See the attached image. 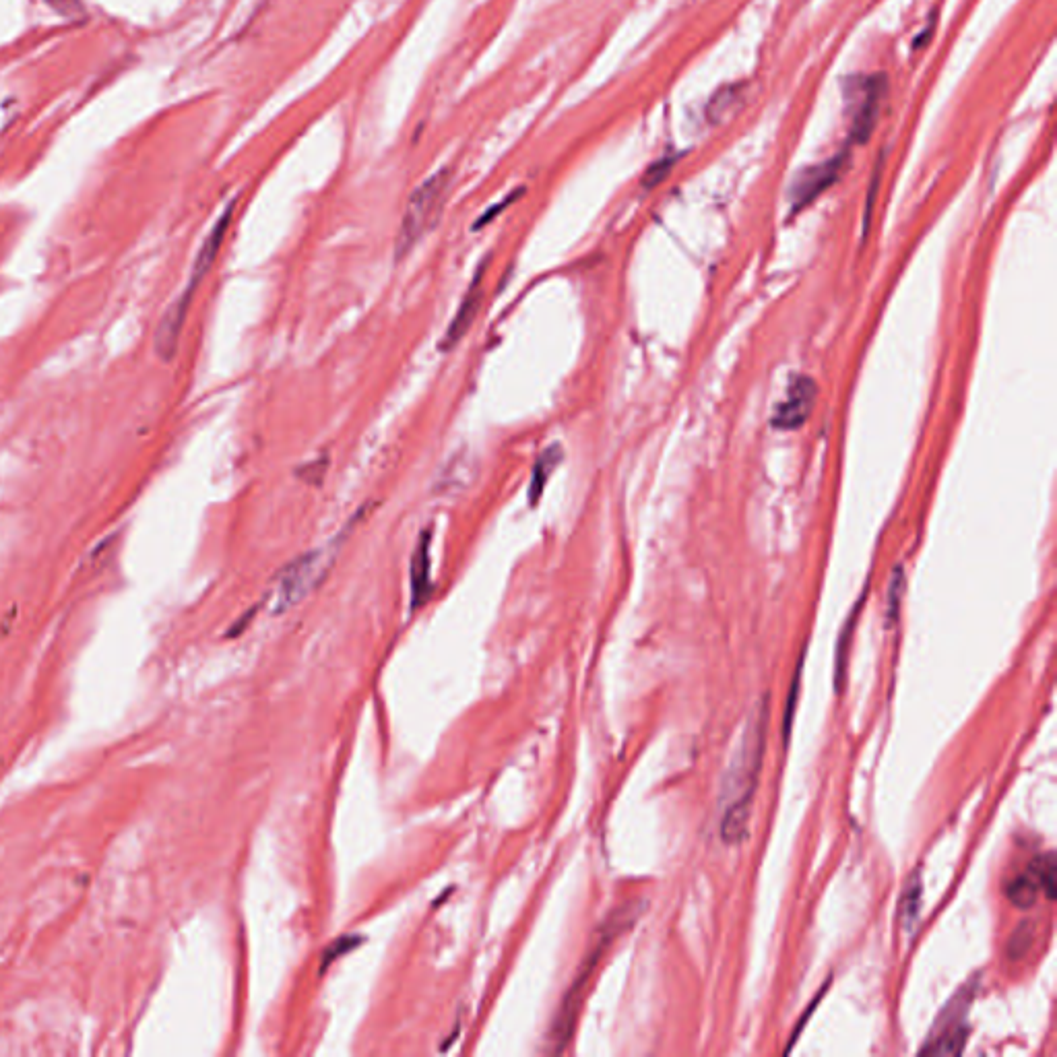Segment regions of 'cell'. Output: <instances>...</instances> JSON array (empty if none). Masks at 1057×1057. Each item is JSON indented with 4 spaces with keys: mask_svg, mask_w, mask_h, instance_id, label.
I'll use <instances>...</instances> for the list:
<instances>
[{
    "mask_svg": "<svg viewBox=\"0 0 1057 1057\" xmlns=\"http://www.w3.org/2000/svg\"><path fill=\"white\" fill-rule=\"evenodd\" d=\"M768 733V698L756 702L746 719L738 746L731 752L719 789L721 839L727 845H740L748 837L752 804L762 771Z\"/></svg>",
    "mask_w": 1057,
    "mask_h": 1057,
    "instance_id": "cell-1",
    "label": "cell"
},
{
    "mask_svg": "<svg viewBox=\"0 0 1057 1057\" xmlns=\"http://www.w3.org/2000/svg\"><path fill=\"white\" fill-rule=\"evenodd\" d=\"M647 903L643 901H632V903H626L622 907H618L614 913L607 915V919L601 923V927L597 930V936L583 960V965L579 969V973H576L572 985L568 987L566 996H564V1002L558 1010V1016L554 1018V1024H552V1035H550V1053H562L570 1039H572V1033H574V1027H576V1018H579V1012H581V1006H583V1000H585V991H587V985L599 965V960L603 958L605 950L610 948L624 932H628L630 927L638 921V917L643 915Z\"/></svg>",
    "mask_w": 1057,
    "mask_h": 1057,
    "instance_id": "cell-2",
    "label": "cell"
},
{
    "mask_svg": "<svg viewBox=\"0 0 1057 1057\" xmlns=\"http://www.w3.org/2000/svg\"><path fill=\"white\" fill-rule=\"evenodd\" d=\"M451 184L453 170L442 168L413 190L395 240L397 261L405 259V256L438 226L448 192H451Z\"/></svg>",
    "mask_w": 1057,
    "mask_h": 1057,
    "instance_id": "cell-3",
    "label": "cell"
},
{
    "mask_svg": "<svg viewBox=\"0 0 1057 1057\" xmlns=\"http://www.w3.org/2000/svg\"><path fill=\"white\" fill-rule=\"evenodd\" d=\"M333 552L314 550L296 558L290 566H285L277 576L271 591L267 593V610L275 616L292 610L300 601H304L320 583L333 564Z\"/></svg>",
    "mask_w": 1057,
    "mask_h": 1057,
    "instance_id": "cell-4",
    "label": "cell"
},
{
    "mask_svg": "<svg viewBox=\"0 0 1057 1057\" xmlns=\"http://www.w3.org/2000/svg\"><path fill=\"white\" fill-rule=\"evenodd\" d=\"M979 979L956 989V994L938 1014L930 1035L925 1037L919 1053L925 1055H958L963 1053L969 1037V1008L977 996Z\"/></svg>",
    "mask_w": 1057,
    "mask_h": 1057,
    "instance_id": "cell-5",
    "label": "cell"
},
{
    "mask_svg": "<svg viewBox=\"0 0 1057 1057\" xmlns=\"http://www.w3.org/2000/svg\"><path fill=\"white\" fill-rule=\"evenodd\" d=\"M847 164H849V151H841L835 157L826 159V162L822 164L808 166L802 172H797V176L791 182V192H789L791 213H799L808 205H812L824 190H828L841 178Z\"/></svg>",
    "mask_w": 1057,
    "mask_h": 1057,
    "instance_id": "cell-6",
    "label": "cell"
},
{
    "mask_svg": "<svg viewBox=\"0 0 1057 1057\" xmlns=\"http://www.w3.org/2000/svg\"><path fill=\"white\" fill-rule=\"evenodd\" d=\"M816 382L810 376L797 374L791 378L785 399L777 405L773 426L779 430H797L806 424L816 403Z\"/></svg>",
    "mask_w": 1057,
    "mask_h": 1057,
    "instance_id": "cell-7",
    "label": "cell"
},
{
    "mask_svg": "<svg viewBox=\"0 0 1057 1057\" xmlns=\"http://www.w3.org/2000/svg\"><path fill=\"white\" fill-rule=\"evenodd\" d=\"M192 296H195V290L186 285L184 292L166 308L162 318H159V325L155 329V339H153V349H155L157 358L162 362H172L176 356L180 333L186 323Z\"/></svg>",
    "mask_w": 1057,
    "mask_h": 1057,
    "instance_id": "cell-8",
    "label": "cell"
},
{
    "mask_svg": "<svg viewBox=\"0 0 1057 1057\" xmlns=\"http://www.w3.org/2000/svg\"><path fill=\"white\" fill-rule=\"evenodd\" d=\"M886 93V77L872 75L861 81L859 102L851 120V139L853 143H866L872 137L874 126L878 122V112Z\"/></svg>",
    "mask_w": 1057,
    "mask_h": 1057,
    "instance_id": "cell-9",
    "label": "cell"
},
{
    "mask_svg": "<svg viewBox=\"0 0 1057 1057\" xmlns=\"http://www.w3.org/2000/svg\"><path fill=\"white\" fill-rule=\"evenodd\" d=\"M484 269L486 265H479V269L475 271V277L469 285L465 298L461 300L457 314L453 316L451 325H448L444 337L440 339L438 349L442 351V354H448V351L455 349L465 339V335L475 323V316L479 314V308H482V300H484Z\"/></svg>",
    "mask_w": 1057,
    "mask_h": 1057,
    "instance_id": "cell-10",
    "label": "cell"
},
{
    "mask_svg": "<svg viewBox=\"0 0 1057 1057\" xmlns=\"http://www.w3.org/2000/svg\"><path fill=\"white\" fill-rule=\"evenodd\" d=\"M232 215H234V203H230L226 207V211H223L219 215V219L215 221V226L211 228V232L207 234L205 242L201 244L197 256H195V263H192V269H190V279H188V287H192V290H197L199 283L205 279V275L211 271L217 254L221 250V244H223V238H226L228 234V228L232 223Z\"/></svg>",
    "mask_w": 1057,
    "mask_h": 1057,
    "instance_id": "cell-11",
    "label": "cell"
},
{
    "mask_svg": "<svg viewBox=\"0 0 1057 1057\" xmlns=\"http://www.w3.org/2000/svg\"><path fill=\"white\" fill-rule=\"evenodd\" d=\"M430 531L420 535L418 548L411 558V607H420L432 593V556H430Z\"/></svg>",
    "mask_w": 1057,
    "mask_h": 1057,
    "instance_id": "cell-12",
    "label": "cell"
},
{
    "mask_svg": "<svg viewBox=\"0 0 1057 1057\" xmlns=\"http://www.w3.org/2000/svg\"><path fill=\"white\" fill-rule=\"evenodd\" d=\"M562 459H564V453H562L560 444L548 446L546 451H543L537 457V461L533 465V473H531V484H529V502H531V506H537V502L541 500L543 490H546L552 473L558 469Z\"/></svg>",
    "mask_w": 1057,
    "mask_h": 1057,
    "instance_id": "cell-13",
    "label": "cell"
},
{
    "mask_svg": "<svg viewBox=\"0 0 1057 1057\" xmlns=\"http://www.w3.org/2000/svg\"><path fill=\"white\" fill-rule=\"evenodd\" d=\"M744 98H746V83H731V85H723L721 89H717L707 106L709 122L721 124L727 118H731L744 104Z\"/></svg>",
    "mask_w": 1057,
    "mask_h": 1057,
    "instance_id": "cell-14",
    "label": "cell"
},
{
    "mask_svg": "<svg viewBox=\"0 0 1057 1057\" xmlns=\"http://www.w3.org/2000/svg\"><path fill=\"white\" fill-rule=\"evenodd\" d=\"M1039 886L1037 882L1033 880V876L1029 872H1024L1016 878H1012L1008 884H1006V896L1008 901L1018 907V909H1031L1037 899H1039Z\"/></svg>",
    "mask_w": 1057,
    "mask_h": 1057,
    "instance_id": "cell-15",
    "label": "cell"
},
{
    "mask_svg": "<svg viewBox=\"0 0 1057 1057\" xmlns=\"http://www.w3.org/2000/svg\"><path fill=\"white\" fill-rule=\"evenodd\" d=\"M921 892H923L921 878L919 874H913L911 880L907 882V888L901 899V923L905 927V932H911L915 927V921L921 911Z\"/></svg>",
    "mask_w": 1057,
    "mask_h": 1057,
    "instance_id": "cell-16",
    "label": "cell"
},
{
    "mask_svg": "<svg viewBox=\"0 0 1057 1057\" xmlns=\"http://www.w3.org/2000/svg\"><path fill=\"white\" fill-rule=\"evenodd\" d=\"M1033 880L1037 882L1039 890L1045 892L1047 899H1055V878H1057V868H1055V859L1051 853H1045V855H1039L1031 861V866L1027 870Z\"/></svg>",
    "mask_w": 1057,
    "mask_h": 1057,
    "instance_id": "cell-17",
    "label": "cell"
},
{
    "mask_svg": "<svg viewBox=\"0 0 1057 1057\" xmlns=\"http://www.w3.org/2000/svg\"><path fill=\"white\" fill-rule=\"evenodd\" d=\"M1033 942H1035V927H1033V923H1020V927L1012 934V938L1008 942L1006 952H1008V956L1012 960H1020L1024 954L1031 950Z\"/></svg>",
    "mask_w": 1057,
    "mask_h": 1057,
    "instance_id": "cell-18",
    "label": "cell"
},
{
    "mask_svg": "<svg viewBox=\"0 0 1057 1057\" xmlns=\"http://www.w3.org/2000/svg\"><path fill=\"white\" fill-rule=\"evenodd\" d=\"M362 936H343L339 940H335L325 952H323V960H320V973H325L335 960L347 952H351L354 948H358L362 944Z\"/></svg>",
    "mask_w": 1057,
    "mask_h": 1057,
    "instance_id": "cell-19",
    "label": "cell"
},
{
    "mask_svg": "<svg viewBox=\"0 0 1057 1057\" xmlns=\"http://www.w3.org/2000/svg\"><path fill=\"white\" fill-rule=\"evenodd\" d=\"M802 669H804V659H799L797 669H795V676H793V684H791V690H789V698H787V704H785V717H783V742H785V746H787V742H789L791 719H793V715H795V707H797L799 686H802Z\"/></svg>",
    "mask_w": 1057,
    "mask_h": 1057,
    "instance_id": "cell-20",
    "label": "cell"
},
{
    "mask_svg": "<svg viewBox=\"0 0 1057 1057\" xmlns=\"http://www.w3.org/2000/svg\"><path fill=\"white\" fill-rule=\"evenodd\" d=\"M903 591H905V576H903V568H896L892 581H890V593H888V612H886V618H888V624L896 620V616H899V607H901V597H903Z\"/></svg>",
    "mask_w": 1057,
    "mask_h": 1057,
    "instance_id": "cell-21",
    "label": "cell"
},
{
    "mask_svg": "<svg viewBox=\"0 0 1057 1057\" xmlns=\"http://www.w3.org/2000/svg\"><path fill=\"white\" fill-rule=\"evenodd\" d=\"M676 159H678V155H667V157L659 159V162H655V164L647 170V174L643 176V186H645V188H653V186H657L659 182H663L665 176L671 172V168H674Z\"/></svg>",
    "mask_w": 1057,
    "mask_h": 1057,
    "instance_id": "cell-22",
    "label": "cell"
},
{
    "mask_svg": "<svg viewBox=\"0 0 1057 1057\" xmlns=\"http://www.w3.org/2000/svg\"><path fill=\"white\" fill-rule=\"evenodd\" d=\"M519 195H523V190H517V192H512V195H510V197H506V201H502V203L494 205V207H492L490 211H486V213H484L482 217H479V219H477V223H475V230H479V228H484V226H486V223H490V221H492V219H494V217H496V215H498L500 211H504V209H506L508 205H512V203H515Z\"/></svg>",
    "mask_w": 1057,
    "mask_h": 1057,
    "instance_id": "cell-23",
    "label": "cell"
}]
</instances>
